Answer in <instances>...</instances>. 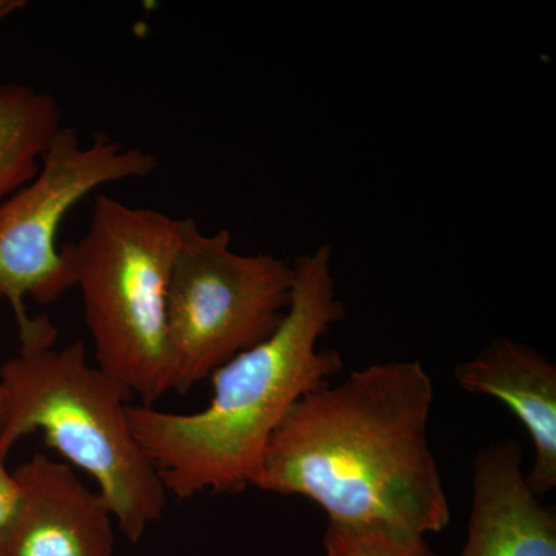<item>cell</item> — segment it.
<instances>
[{
    "instance_id": "obj_1",
    "label": "cell",
    "mask_w": 556,
    "mask_h": 556,
    "mask_svg": "<svg viewBox=\"0 0 556 556\" xmlns=\"http://www.w3.org/2000/svg\"><path fill=\"white\" fill-rule=\"evenodd\" d=\"M433 383L417 361L356 369L300 397L274 431L254 484L308 497L328 526L426 540L450 507L428 424Z\"/></svg>"
},
{
    "instance_id": "obj_6",
    "label": "cell",
    "mask_w": 556,
    "mask_h": 556,
    "mask_svg": "<svg viewBox=\"0 0 556 556\" xmlns=\"http://www.w3.org/2000/svg\"><path fill=\"white\" fill-rule=\"evenodd\" d=\"M156 167L152 153L124 148L105 135L84 146L73 127L58 131L36 177L0 204V299L13 309L20 336L36 321L25 298L50 305L75 287L68 260L56 247L70 208L102 186L149 177Z\"/></svg>"
},
{
    "instance_id": "obj_8",
    "label": "cell",
    "mask_w": 556,
    "mask_h": 556,
    "mask_svg": "<svg viewBox=\"0 0 556 556\" xmlns=\"http://www.w3.org/2000/svg\"><path fill=\"white\" fill-rule=\"evenodd\" d=\"M457 556H556L555 510L527 484L517 442L479 450L466 546Z\"/></svg>"
},
{
    "instance_id": "obj_2",
    "label": "cell",
    "mask_w": 556,
    "mask_h": 556,
    "mask_svg": "<svg viewBox=\"0 0 556 556\" xmlns=\"http://www.w3.org/2000/svg\"><path fill=\"white\" fill-rule=\"evenodd\" d=\"M292 266L294 291L283 320L268 339L212 372L206 407L190 415L127 408L139 445L164 489L179 500L252 486L266 445L292 405L343 367L338 351L318 348L345 316L331 244L300 255Z\"/></svg>"
},
{
    "instance_id": "obj_12",
    "label": "cell",
    "mask_w": 556,
    "mask_h": 556,
    "mask_svg": "<svg viewBox=\"0 0 556 556\" xmlns=\"http://www.w3.org/2000/svg\"><path fill=\"white\" fill-rule=\"evenodd\" d=\"M21 503V485L14 473L5 466V459L0 457V546L9 532L11 522L16 517Z\"/></svg>"
},
{
    "instance_id": "obj_7",
    "label": "cell",
    "mask_w": 556,
    "mask_h": 556,
    "mask_svg": "<svg viewBox=\"0 0 556 556\" xmlns=\"http://www.w3.org/2000/svg\"><path fill=\"white\" fill-rule=\"evenodd\" d=\"M16 517L0 556H113V515L67 463L38 453L14 471Z\"/></svg>"
},
{
    "instance_id": "obj_10",
    "label": "cell",
    "mask_w": 556,
    "mask_h": 556,
    "mask_svg": "<svg viewBox=\"0 0 556 556\" xmlns=\"http://www.w3.org/2000/svg\"><path fill=\"white\" fill-rule=\"evenodd\" d=\"M61 129L53 94L20 84L0 86V204L36 177Z\"/></svg>"
},
{
    "instance_id": "obj_11",
    "label": "cell",
    "mask_w": 556,
    "mask_h": 556,
    "mask_svg": "<svg viewBox=\"0 0 556 556\" xmlns=\"http://www.w3.org/2000/svg\"><path fill=\"white\" fill-rule=\"evenodd\" d=\"M324 556H433L426 540L328 526Z\"/></svg>"
},
{
    "instance_id": "obj_4",
    "label": "cell",
    "mask_w": 556,
    "mask_h": 556,
    "mask_svg": "<svg viewBox=\"0 0 556 556\" xmlns=\"http://www.w3.org/2000/svg\"><path fill=\"white\" fill-rule=\"evenodd\" d=\"M186 218L98 195L89 229L62 248L93 340L97 367L152 407L172 391L167 298Z\"/></svg>"
},
{
    "instance_id": "obj_9",
    "label": "cell",
    "mask_w": 556,
    "mask_h": 556,
    "mask_svg": "<svg viewBox=\"0 0 556 556\" xmlns=\"http://www.w3.org/2000/svg\"><path fill=\"white\" fill-rule=\"evenodd\" d=\"M457 386L506 404L529 431L533 464L527 484L538 496L556 486V367L535 348L496 339L455 368Z\"/></svg>"
},
{
    "instance_id": "obj_13",
    "label": "cell",
    "mask_w": 556,
    "mask_h": 556,
    "mask_svg": "<svg viewBox=\"0 0 556 556\" xmlns=\"http://www.w3.org/2000/svg\"><path fill=\"white\" fill-rule=\"evenodd\" d=\"M27 5L25 0H0V21L16 13L17 10L24 9Z\"/></svg>"
},
{
    "instance_id": "obj_14",
    "label": "cell",
    "mask_w": 556,
    "mask_h": 556,
    "mask_svg": "<svg viewBox=\"0 0 556 556\" xmlns=\"http://www.w3.org/2000/svg\"><path fill=\"white\" fill-rule=\"evenodd\" d=\"M0 413H2V390H0Z\"/></svg>"
},
{
    "instance_id": "obj_3",
    "label": "cell",
    "mask_w": 556,
    "mask_h": 556,
    "mask_svg": "<svg viewBox=\"0 0 556 556\" xmlns=\"http://www.w3.org/2000/svg\"><path fill=\"white\" fill-rule=\"evenodd\" d=\"M56 338L21 342L0 368V457L42 431L68 466L94 479L121 533L137 543L163 517L169 493L135 437L129 394L89 364L83 342L54 348Z\"/></svg>"
},
{
    "instance_id": "obj_5",
    "label": "cell",
    "mask_w": 556,
    "mask_h": 556,
    "mask_svg": "<svg viewBox=\"0 0 556 556\" xmlns=\"http://www.w3.org/2000/svg\"><path fill=\"white\" fill-rule=\"evenodd\" d=\"M294 283L287 260L240 254L228 229L204 233L186 218L167 298L172 391L189 393L268 339L287 314Z\"/></svg>"
}]
</instances>
